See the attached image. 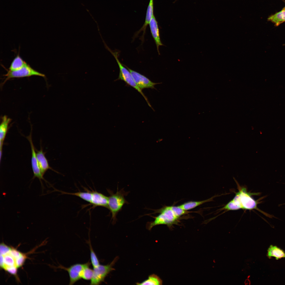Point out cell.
<instances>
[{"mask_svg": "<svg viewBox=\"0 0 285 285\" xmlns=\"http://www.w3.org/2000/svg\"><path fill=\"white\" fill-rule=\"evenodd\" d=\"M256 194L250 193L245 188H242L236 192L233 199L222 208L227 211L235 210L240 209L251 210L256 209L268 216V215L260 210L257 207L258 202L251 196Z\"/></svg>", "mask_w": 285, "mask_h": 285, "instance_id": "cell-1", "label": "cell"}, {"mask_svg": "<svg viewBox=\"0 0 285 285\" xmlns=\"http://www.w3.org/2000/svg\"><path fill=\"white\" fill-rule=\"evenodd\" d=\"M153 213L146 214L149 215L152 214L159 213L157 216H150L154 218V221L148 222L146 225V228L150 230L154 226L156 225H167L169 229H171L174 225H178L179 222L180 217L177 216L173 211L171 206H165L161 208L153 210Z\"/></svg>", "mask_w": 285, "mask_h": 285, "instance_id": "cell-2", "label": "cell"}, {"mask_svg": "<svg viewBox=\"0 0 285 285\" xmlns=\"http://www.w3.org/2000/svg\"><path fill=\"white\" fill-rule=\"evenodd\" d=\"M122 189L118 191V188L116 193H114L112 191L108 189L107 191L110 194L108 197V209L111 213V220L112 223L114 224L117 220L116 216L118 213L122 209L125 203L129 204L125 200V196H127L128 192H125Z\"/></svg>", "mask_w": 285, "mask_h": 285, "instance_id": "cell-3", "label": "cell"}, {"mask_svg": "<svg viewBox=\"0 0 285 285\" xmlns=\"http://www.w3.org/2000/svg\"><path fill=\"white\" fill-rule=\"evenodd\" d=\"M112 54L115 57L119 68V73L118 77L116 80L124 81L127 84L131 86L137 90L144 97L149 106L152 108L147 97L145 95L141 90L138 86L135 81L130 72L128 69L126 68L118 59L119 52L118 51L111 52Z\"/></svg>", "mask_w": 285, "mask_h": 285, "instance_id": "cell-4", "label": "cell"}, {"mask_svg": "<svg viewBox=\"0 0 285 285\" xmlns=\"http://www.w3.org/2000/svg\"><path fill=\"white\" fill-rule=\"evenodd\" d=\"M118 258V257H116L109 264L106 265L100 264L97 267L93 268V274L91 280L90 284L99 285L103 282L108 274L114 270L113 267Z\"/></svg>", "mask_w": 285, "mask_h": 285, "instance_id": "cell-5", "label": "cell"}, {"mask_svg": "<svg viewBox=\"0 0 285 285\" xmlns=\"http://www.w3.org/2000/svg\"><path fill=\"white\" fill-rule=\"evenodd\" d=\"M34 75L45 77L44 74L34 69L26 63L22 68L18 70L15 71L8 70L7 73L4 75L5 78L2 84L12 78L28 77Z\"/></svg>", "mask_w": 285, "mask_h": 285, "instance_id": "cell-6", "label": "cell"}, {"mask_svg": "<svg viewBox=\"0 0 285 285\" xmlns=\"http://www.w3.org/2000/svg\"><path fill=\"white\" fill-rule=\"evenodd\" d=\"M31 134L32 133L31 132L30 135L28 136L26 138L30 143L31 149V163L32 169L34 174L33 178H37L39 179L41 184L42 190L43 191L44 189V186L42 180H44L46 183H48L49 184L50 183L44 178L43 175L41 173L36 157V152L35 151V148L32 140Z\"/></svg>", "mask_w": 285, "mask_h": 285, "instance_id": "cell-7", "label": "cell"}, {"mask_svg": "<svg viewBox=\"0 0 285 285\" xmlns=\"http://www.w3.org/2000/svg\"><path fill=\"white\" fill-rule=\"evenodd\" d=\"M130 72L135 83L141 89L151 88L156 89L155 87L156 85L162 83H154L152 82L148 78L141 74L132 70L125 65H124Z\"/></svg>", "mask_w": 285, "mask_h": 285, "instance_id": "cell-8", "label": "cell"}, {"mask_svg": "<svg viewBox=\"0 0 285 285\" xmlns=\"http://www.w3.org/2000/svg\"><path fill=\"white\" fill-rule=\"evenodd\" d=\"M87 263L84 264H76L68 267L60 266V267L67 271L69 277L70 285H73L81 278V274Z\"/></svg>", "mask_w": 285, "mask_h": 285, "instance_id": "cell-9", "label": "cell"}, {"mask_svg": "<svg viewBox=\"0 0 285 285\" xmlns=\"http://www.w3.org/2000/svg\"><path fill=\"white\" fill-rule=\"evenodd\" d=\"M91 200L90 205L92 208L101 206L108 208V197L96 191H91Z\"/></svg>", "mask_w": 285, "mask_h": 285, "instance_id": "cell-10", "label": "cell"}, {"mask_svg": "<svg viewBox=\"0 0 285 285\" xmlns=\"http://www.w3.org/2000/svg\"><path fill=\"white\" fill-rule=\"evenodd\" d=\"M149 25L151 33L155 41L158 53L159 55V47L160 46L164 45L162 43L160 39L158 22L154 15L151 18Z\"/></svg>", "mask_w": 285, "mask_h": 285, "instance_id": "cell-11", "label": "cell"}, {"mask_svg": "<svg viewBox=\"0 0 285 285\" xmlns=\"http://www.w3.org/2000/svg\"><path fill=\"white\" fill-rule=\"evenodd\" d=\"M36 155L40 170L43 175L49 169H51L58 173L60 174L50 166L48 160L45 156V153L41 146L39 150H37Z\"/></svg>", "mask_w": 285, "mask_h": 285, "instance_id": "cell-12", "label": "cell"}, {"mask_svg": "<svg viewBox=\"0 0 285 285\" xmlns=\"http://www.w3.org/2000/svg\"><path fill=\"white\" fill-rule=\"evenodd\" d=\"M11 121V119L6 116H4L2 118V121L0 126V159H1L2 148L4 142L8 129V126Z\"/></svg>", "mask_w": 285, "mask_h": 285, "instance_id": "cell-13", "label": "cell"}, {"mask_svg": "<svg viewBox=\"0 0 285 285\" xmlns=\"http://www.w3.org/2000/svg\"><path fill=\"white\" fill-rule=\"evenodd\" d=\"M153 8V0H150L146 10L144 23L140 29L134 35L135 37H137L141 31H142L143 34L141 39H142V40L144 39L143 38L145 33L147 26L149 25L151 18L154 15Z\"/></svg>", "mask_w": 285, "mask_h": 285, "instance_id": "cell-14", "label": "cell"}, {"mask_svg": "<svg viewBox=\"0 0 285 285\" xmlns=\"http://www.w3.org/2000/svg\"><path fill=\"white\" fill-rule=\"evenodd\" d=\"M267 256L269 259L274 257L278 260L285 258V252L277 246L271 245L268 249Z\"/></svg>", "mask_w": 285, "mask_h": 285, "instance_id": "cell-15", "label": "cell"}, {"mask_svg": "<svg viewBox=\"0 0 285 285\" xmlns=\"http://www.w3.org/2000/svg\"><path fill=\"white\" fill-rule=\"evenodd\" d=\"M54 188V191H56L59 192L62 194H67L76 196L78 197L83 200L90 203L91 198V191H89L86 189V192H78L75 193H69L61 191Z\"/></svg>", "mask_w": 285, "mask_h": 285, "instance_id": "cell-16", "label": "cell"}, {"mask_svg": "<svg viewBox=\"0 0 285 285\" xmlns=\"http://www.w3.org/2000/svg\"><path fill=\"white\" fill-rule=\"evenodd\" d=\"M212 198H211L201 201H189L185 202L178 206L183 210L188 211L204 203L211 201Z\"/></svg>", "mask_w": 285, "mask_h": 285, "instance_id": "cell-17", "label": "cell"}, {"mask_svg": "<svg viewBox=\"0 0 285 285\" xmlns=\"http://www.w3.org/2000/svg\"><path fill=\"white\" fill-rule=\"evenodd\" d=\"M268 20L275 24L277 26L285 21V10H282L279 12L270 16Z\"/></svg>", "mask_w": 285, "mask_h": 285, "instance_id": "cell-18", "label": "cell"}, {"mask_svg": "<svg viewBox=\"0 0 285 285\" xmlns=\"http://www.w3.org/2000/svg\"><path fill=\"white\" fill-rule=\"evenodd\" d=\"M26 63L18 54L11 62L8 69L9 70L15 71L18 70L22 68Z\"/></svg>", "mask_w": 285, "mask_h": 285, "instance_id": "cell-19", "label": "cell"}, {"mask_svg": "<svg viewBox=\"0 0 285 285\" xmlns=\"http://www.w3.org/2000/svg\"><path fill=\"white\" fill-rule=\"evenodd\" d=\"M162 280L160 277L155 274L150 275L148 279L140 283H137V285H162Z\"/></svg>", "mask_w": 285, "mask_h": 285, "instance_id": "cell-20", "label": "cell"}, {"mask_svg": "<svg viewBox=\"0 0 285 285\" xmlns=\"http://www.w3.org/2000/svg\"><path fill=\"white\" fill-rule=\"evenodd\" d=\"M91 263L89 261L87 263L86 266L83 269L81 274V278L85 280H91L93 274V269L89 267Z\"/></svg>", "mask_w": 285, "mask_h": 285, "instance_id": "cell-21", "label": "cell"}, {"mask_svg": "<svg viewBox=\"0 0 285 285\" xmlns=\"http://www.w3.org/2000/svg\"><path fill=\"white\" fill-rule=\"evenodd\" d=\"M90 250V256L93 268H94L99 265L100 264L98 258L93 250L91 243L90 240L88 241Z\"/></svg>", "mask_w": 285, "mask_h": 285, "instance_id": "cell-22", "label": "cell"}, {"mask_svg": "<svg viewBox=\"0 0 285 285\" xmlns=\"http://www.w3.org/2000/svg\"><path fill=\"white\" fill-rule=\"evenodd\" d=\"M3 256L5 264L4 267L6 266H16L15 259L9 253Z\"/></svg>", "mask_w": 285, "mask_h": 285, "instance_id": "cell-23", "label": "cell"}, {"mask_svg": "<svg viewBox=\"0 0 285 285\" xmlns=\"http://www.w3.org/2000/svg\"><path fill=\"white\" fill-rule=\"evenodd\" d=\"M26 258V255L22 254L21 256L15 259L16 266L17 268L21 267L24 264Z\"/></svg>", "mask_w": 285, "mask_h": 285, "instance_id": "cell-24", "label": "cell"}, {"mask_svg": "<svg viewBox=\"0 0 285 285\" xmlns=\"http://www.w3.org/2000/svg\"><path fill=\"white\" fill-rule=\"evenodd\" d=\"M11 248L4 244L1 243L0 245V254L4 255L9 253Z\"/></svg>", "mask_w": 285, "mask_h": 285, "instance_id": "cell-25", "label": "cell"}, {"mask_svg": "<svg viewBox=\"0 0 285 285\" xmlns=\"http://www.w3.org/2000/svg\"><path fill=\"white\" fill-rule=\"evenodd\" d=\"M17 268L15 266H6L4 269L11 274L16 276Z\"/></svg>", "mask_w": 285, "mask_h": 285, "instance_id": "cell-26", "label": "cell"}, {"mask_svg": "<svg viewBox=\"0 0 285 285\" xmlns=\"http://www.w3.org/2000/svg\"><path fill=\"white\" fill-rule=\"evenodd\" d=\"M9 253L15 259L20 257L22 254L19 251L13 248H11Z\"/></svg>", "mask_w": 285, "mask_h": 285, "instance_id": "cell-27", "label": "cell"}, {"mask_svg": "<svg viewBox=\"0 0 285 285\" xmlns=\"http://www.w3.org/2000/svg\"><path fill=\"white\" fill-rule=\"evenodd\" d=\"M0 266L1 268L4 269L5 267L3 256L0 254Z\"/></svg>", "mask_w": 285, "mask_h": 285, "instance_id": "cell-28", "label": "cell"}, {"mask_svg": "<svg viewBox=\"0 0 285 285\" xmlns=\"http://www.w3.org/2000/svg\"><path fill=\"white\" fill-rule=\"evenodd\" d=\"M283 10H285V7L284 8H283Z\"/></svg>", "mask_w": 285, "mask_h": 285, "instance_id": "cell-29", "label": "cell"}]
</instances>
